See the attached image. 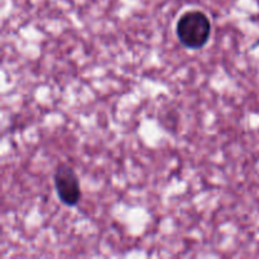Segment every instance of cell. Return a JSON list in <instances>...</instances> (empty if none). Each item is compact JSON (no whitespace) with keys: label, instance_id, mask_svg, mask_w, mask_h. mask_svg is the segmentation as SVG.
<instances>
[{"label":"cell","instance_id":"2","mask_svg":"<svg viewBox=\"0 0 259 259\" xmlns=\"http://www.w3.org/2000/svg\"><path fill=\"white\" fill-rule=\"evenodd\" d=\"M55 189L58 199L66 206H76L81 199L80 180L75 169L65 163L58 164L53 175Z\"/></svg>","mask_w":259,"mask_h":259},{"label":"cell","instance_id":"1","mask_svg":"<svg viewBox=\"0 0 259 259\" xmlns=\"http://www.w3.org/2000/svg\"><path fill=\"white\" fill-rule=\"evenodd\" d=\"M176 34L184 47L189 50H200L209 42L211 22L202 10H187L177 20Z\"/></svg>","mask_w":259,"mask_h":259}]
</instances>
